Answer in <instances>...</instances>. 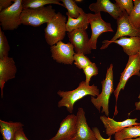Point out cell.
<instances>
[{"mask_svg":"<svg viewBox=\"0 0 140 140\" xmlns=\"http://www.w3.org/2000/svg\"><path fill=\"white\" fill-rule=\"evenodd\" d=\"M51 5L37 8L23 9L21 15V24L34 27L49 22L56 14Z\"/></svg>","mask_w":140,"mask_h":140,"instance_id":"obj_2","label":"cell"},{"mask_svg":"<svg viewBox=\"0 0 140 140\" xmlns=\"http://www.w3.org/2000/svg\"><path fill=\"white\" fill-rule=\"evenodd\" d=\"M57 94L61 97L58 102V107H66L68 112L71 114L73 111L74 104L77 101L88 95L97 96L99 94L100 91L97 86L94 84L87 85L85 81H82L74 90L65 91L59 90Z\"/></svg>","mask_w":140,"mask_h":140,"instance_id":"obj_1","label":"cell"},{"mask_svg":"<svg viewBox=\"0 0 140 140\" xmlns=\"http://www.w3.org/2000/svg\"><path fill=\"white\" fill-rule=\"evenodd\" d=\"M139 29H140V28H139Z\"/></svg>","mask_w":140,"mask_h":140,"instance_id":"obj_34","label":"cell"},{"mask_svg":"<svg viewBox=\"0 0 140 140\" xmlns=\"http://www.w3.org/2000/svg\"><path fill=\"white\" fill-rule=\"evenodd\" d=\"M66 18L58 12L48 22L44 29V36L47 43L51 46L62 41L66 35Z\"/></svg>","mask_w":140,"mask_h":140,"instance_id":"obj_4","label":"cell"},{"mask_svg":"<svg viewBox=\"0 0 140 140\" xmlns=\"http://www.w3.org/2000/svg\"><path fill=\"white\" fill-rule=\"evenodd\" d=\"M92 31L91 35L88 45L91 50L96 48L98 37L102 33L114 32L110 23L105 21L102 18L100 12L97 13H87Z\"/></svg>","mask_w":140,"mask_h":140,"instance_id":"obj_7","label":"cell"},{"mask_svg":"<svg viewBox=\"0 0 140 140\" xmlns=\"http://www.w3.org/2000/svg\"><path fill=\"white\" fill-rule=\"evenodd\" d=\"M24 125L20 122H8L0 120V132L3 140H14L16 131Z\"/></svg>","mask_w":140,"mask_h":140,"instance_id":"obj_17","label":"cell"},{"mask_svg":"<svg viewBox=\"0 0 140 140\" xmlns=\"http://www.w3.org/2000/svg\"><path fill=\"white\" fill-rule=\"evenodd\" d=\"M117 28L115 35L110 40L112 41L120 38L128 36L130 37L140 36V29L135 28L129 20V15L125 10L116 20Z\"/></svg>","mask_w":140,"mask_h":140,"instance_id":"obj_9","label":"cell"},{"mask_svg":"<svg viewBox=\"0 0 140 140\" xmlns=\"http://www.w3.org/2000/svg\"><path fill=\"white\" fill-rule=\"evenodd\" d=\"M113 66L110 64L108 67L106 77L101 82L102 88L101 93L96 97L91 96V102L100 112L102 108V113H104L106 116L109 117V103L110 96L114 90L113 87Z\"/></svg>","mask_w":140,"mask_h":140,"instance_id":"obj_3","label":"cell"},{"mask_svg":"<svg viewBox=\"0 0 140 140\" xmlns=\"http://www.w3.org/2000/svg\"><path fill=\"white\" fill-rule=\"evenodd\" d=\"M83 69L86 76L85 83L87 85H89L92 77L98 74L97 67L95 63L92 62Z\"/></svg>","mask_w":140,"mask_h":140,"instance_id":"obj_25","label":"cell"},{"mask_svg":"<svg viewBox=\"0 0 140 140\" xmlns=\"http://www.w3.org/2000/svg\"><path fill=\"white\" fill-rule=\"evenodd\" d=\"M22 0H13L9 7L0 11V25L4 31L17 29L21 24V15L23 8Z\"/></svg>","mask_w":140,"mask_h":140,"instance_id":"obj_5","label":"cell"},{"mask_svg":"<svg viewBox=\"0 0 140 140\" xmlns=\"http://www.w3.org/2000/svg\"><path fill=\"white\" fill-rule=\"evenodd\" d=\"M128 60L123 71L121 74L119 82L113 93L115 98V105L114 116L118 113L117 106L118 95L121 89L123 90L129 78L133 75L140 76V52L129 56Z\"/></svg>","mask_w":140,"mask_h":140,"instance_id":"obj_6","label":"cell"},{"mask_svg":"<svg viewBox=\"0 0 140 140\" xmlns=\"http://www.w3.org/2000/svg\"><path fill=\"white\" fill-rule=\"evenodd\" d=\"M88 8L95 13L101 12L108 13L116 20L121 16L123 11L115 3H113L109 0H97L96 2L90 4Z\"/></svg>","mask_w":140,"mask_h":140,"instance_id":"obj_16","label":"cell"},{"mask_svg":"<svg viewBox=\"0 0 140 140\" xmlns=\"http://www.w3.org/2000/svg\"><path fill=\"white\" fill-rule=\"evenodd\" d=\"M115 3L122 10H125L129 15L134 8L132 0H115Z\"/></svg>","mask_w":140,"mask_h":140,"instance_id":"obj_26","label":"cell"},{"mask_svg":"<svg viewBox=\"0 0 140 140\" xmlns=\"http://www.w3.org/2000/svg\"><path fill=\"white\" fill-rule=\"evenodd\" d=\"M10 47L7 39L0 27V59L8 57Z\"/></svg>","mask_w":140,"mask_h":140,"instance_id":"obj_23","label":"cell"},{"mask_svg":"<svg viewBox=\"0 0 140 140\" xmlns=\"http://www.w3.org/2000/svg\"><path fill=\"white\" fill-rule=\"evenodd\" d=\"M65 8L67 10L66 14L67 16L74 18H78L81 14L85 12L81 8L76 4L74 0H61Z\"/></svg>","mask_w":140,"mask_h":140,"instance_id":"obj_21","label":"cell"},{"mask_svg":"<svg viewBox=\"0 0 140 140\" xmlns=\"http://www.w3.org/2000/svg\"><path fill=\"white\" fill-rule=\"evenodd\" d=\"M14 140H29L25 134L23 127L18 129L16 131Z\"/></svg>","mask_w":140,"mask_h":140,"instance_id":"obj_27","label":"cell"},{"mask_svg":"<svg viewBox=\"0 0 140 140\" xmlns=\"http://www.w3.org/2000/svg\"><path fill=\"white\" fill-rule=\"evenodd\" d=\"M74 60L76 67L80 69H83L92 63L89 58L82 53H75Z\"/></svg>","mask_w":140,"mask_h":140,"instance_id":"obj_24","label":"cell"},{"mask_svg":"<svg viewBox=\"0 0 140 140\" xmlns=\"http://www.w3.org/2000/svg\"><path fill=\"white\" fill-rule=\"evenodd\" d=\"M76 116V132L71 140H97L93 131L88 125L82 108H78Z\"/></svg>","mask_w":140,"mask_h":140,"instance_id":"obj_12","label":"cell"},{"mask_svg":"<svg viewBox=\"0 0 140 140\" xmlns=\"http://www.w3.org/2000/svg\"><path fill=\"white\" fill-rule=\"evenodd\" d=\"M140 137V124L131 126L123 129L114 134L115 140H124Z\"/></svg>","mask_w":140,"mask_h":140,"instance_id":"obj_19","label":"cell"},{"mask_svg":"<svg viewBox=\"0 0 140 140\" xmlns=\"http://www.w3.org/2000/svg\"><path fill=\"white\" fill-rule=\"evenodd\" d=\"M124 140H140V137L134 139H133L132 138H129L125 139Z\"/></svg>","mask_w":140,"mask_h":140,"instance_id":"obj_31","label":"cell"},{"mask_svg":"<svg viewBox=\"0 0 140 140\" xmlns=\"http://www.w3.org/2000/svg\"><path fill=\"white\" fill-rule=\"evenodd\" d=\"M58 0H22L23 9L27 8H37L46 5L54 4L65 7L62 3Z\"/></svg>","mask_w":140,"mask_h":140,"instance_id":"obj_20","label":"cell"},{"mask_svg":"<svg viewBox=\"0 0 140 140\" xmlns=\"http://www.w3.org/2000/svg\"><path fill=\"white\" fill-rule=\"evenodd\" d=\"M74 49L70 42L65 43L60 41L51 46V57L58 63L72 65L74 61Z\"/></svg>","mask_w":140,"mask_h":140,"instance_id":"obj_8","label":"cell"},{"mask_svg":"<svg viewBox=\"0 0 140 140\" xmlns=\"http://www.w3.org/2000/svg\"><path fill=\"white\" fill-rule=\"evenodd\" d=\"M17 68L12 57H8L0 59V88L1 97H3V89L4 85L8 80L15 77Z\"/></svg>","mask_w":140,"mask_h":140,"instance_id":"obj_15","label":"cell"},{"mask_svg":"<svg viewBox=\"0 0 140 140\" xmlns=\"http://www.w3.org/2000/svg\"><path fill=\"white\" fill-rule=\"evenodd\" d=\"M74 1L75 2H80L83 1L82 0H75Z\"/></svg>","mask_w":140,"mask_h":140,"instance_id":"obj_32","label":"cell"},{"mask_svg":"<svg viewBox=\"0 0 140 140\" xmlns=\"http://www.w3.org/2000/svg\"><path fill=\"white\" fill-rule=\"evenodd\" d=\"M100 119L105 128L106 134L109 137L121 131L125 128L131 126L139 125L140 123L136 122V118L128 119L122 121H117L113 118L103 115Z\"/></svg>","mask_w":140,"mask_h":140,"instance_id":"obj_14","label":"cell"},{"mask_svg":"<svg viewBox=\"0 0 140 140\" xmlns=\"http://www.w3.org/2000/svg\"><path fill=\"white\" fill-rule=\"evenodd\" d=\"M67 34L76 53H82L85 55L91 53L92 50L88 45L89 39L86 30L77 29L68 32Z\"/></svg>","mask_w":140,"mask_h":140,"instance_id":"obj_10","label":"cell"},{"mask_svg":"<svg viewBox=\"0 0 140 140\" xmlns=\"http://www.w3.org/2000/svg\"><path fill=\"white\" fill-rule=\"evenodd\" d=\"M76 117L71 114L67 115L61 122L58 130L50 140H71L76 131Z\"/></svg>","mask_w":140,"mask_h":140,"instance_id":"obj_11","label":"cell"},{"mask_svg":"<svg viewBox=\"0 0 140 140\" xmlns=\"http://www.w3.org/2000/svg\"><path fill=\"white\" fill-rule=\"evenodd\" d=\"M113 43L117 44L121 46L124 52L129 56L136 54L140 52V36L130 37H123L112 41L104 40L102 41L103 44L100 49L106 48L110 44Z\"/></svg>","mask_w":140,"mask_h":140,"instance_id":"obj_13","label":"cell"},{"mask_svg":"<svg viewBox=\"0 0 140 140\" xmlns=\"http://www.w3.org/2000/svg\"><path fill=\"white\" fill-rule=\"evenodd\" d=\"M13 2V0H0V11L9 7Z\"/></svg>","mask_w":140,"mask_h":140,"instance_id":"obj_28","label":"cell"},{"mask_svg":"<svg viewBox=\"0 0 140 140\" xmlns=\"http://www.w3.org/2000/svg\"><path fill=\"white\" fill-rule=\"evenodd\" d=\"M134 6L131 12L129 15L130 22L136 28L140 27V0H133Z\"/></svg>","mask_w":140,"mask_h":140,"instance_id":"obj_22","label":"cell"},{"mask_svg":"<svg viewBox=\"0 0 140 140\" xmlns=\"http://www.w3.org/2000/svg\"><path fill=\"white\" fill-rule=\"evenodd\" d=\"M67 16L68 19L66 23V27L68 32L78 29L86 30L88 27L89 23L87 13L85 12L81 14L76 18Z\"/></svg>","mask_w":140,"mask_h":140,"instance_id":"obj_18","label":"cell"},{"mask_svg":"<svg viewBox=\"0 0 140 140\" xmlns=\"http://www.w3.org/2000/svg\"><path fill=\"white\" fill-rule=\"evenodd\" d=\"M50 140V139H49V140H48V139H46V140Z\"/></svg>","mask_w":140,"mask_h":140,"instance_id":"obj_33","label":"cell"},{"mask_svg":"<svg viewBox=\"0 0 140 140\" xmlns=\"http://www.w3.org/2000/svg\"><path fill=\"white\" fill-rule=\"evenodd\" d=\"M138 97L139 99V101L135 102V104L136 107V109L140 110V94Z\"/></svg>","mask_w":140,"mask_h":140,"instance_id":"obj_30","label":"cell"},{"mask_svg":"<svg viewBox=\"0 0 140 140\" xmlns=\"http://www.w3.org/2000/svg\"><path fill=\"white\" fill-rule=\"evenodd\" d=\"M92 130L94 132L97 140H111V137H109L108 138H104L101 136L98 128L96 127L92 128Z\"/></svg>","mask_w":140,"mask_h":140,"instance_id":"obj_29","label":"cell"}]
</instances>
